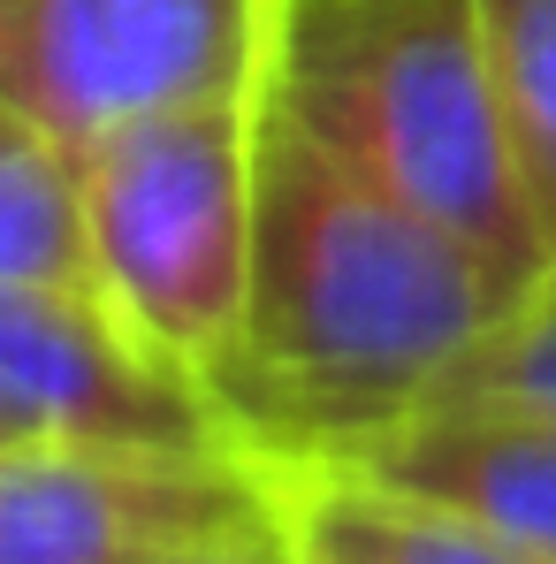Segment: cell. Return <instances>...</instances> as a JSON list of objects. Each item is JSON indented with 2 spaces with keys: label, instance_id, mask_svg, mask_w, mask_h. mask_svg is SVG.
<instances>
[{
  "label": "cell",
  "instance_id": "cell-1",
  "mask_svg": "<svg viewBox=\"0 0 556 564\" xmlns=\"http://www.w3.org/2000/svg\"><path fill=\"white\" fill-rule=\"evenodd\" d=\"M526 290L268 107L252 297L214 375L268 466H328L412 420Z\"/></svg>",
  "mask_w": 556,
  "mask_h": 564
},
{
  "label": "cell",
  "instance_id": "cell-2",
  "mask_svg": "<svg viewBox=\"0 0 556 564\" xmlns=\"http://www.w3.org/2000/svg\"><path fill=\"white\" fill-rule=\"evenodd\" d=\"M268 107L519 290L556 268L519 184L488 0H282Z\"/></svg>",
  "mask_w": 556,
  "mask_h": 564
},
{
  "label": "cell",
  "instance_id": "cell-3",
  "mask_svg": "<svg viewBox=\"0 0 556 564\" xmlns=\"http://www.w3.org/2000/svg\"><path fill=\"white\" fill-rule=\"evenodd\" d=\"M268 93L130 122L85 153L107 297L214 381L244 336Z\"/></svg>",
  "mask_w": 556,
  "mask_h": 564
},
{
  "label": "cell",
  "instance_id": "cell-4",
  "mask_svg": "<svg viewBox=\"0 0 556 564\" xmlns=\"http://www.w3.org/2000/svg\"><path fill=\"white\" fill-rule=\"evenodd\" d=\"M282 0H0V107L92 153L99 138L268 93Z\"/></svg>",
  "mask_w": 556,
  "mask_h": 564
},
{
  "label": "cell",
  "instance_id": "cell-5",
  "mask_svg": "<svg viewBox=\"0 0 556 564\" xmlns=\"http://www.w3.org/2000/svg\"><path fill=\"white\" fill-rule=\"evenodd\" d=\"M0 451L237 458L221 389L153 344L115 297L0 290Z\"/></svg>",
  "mask_w": 556,
  "mask_h": 564
},
{
  "label": "cell",
  "instance_id": "cell-6",
  "mask_svg": "<svg viewBox=\"0 0 556 564\" xmlns=\"http://www.w3.org/2000/svg\"><path fill=\"white\" fill-rule=\"evenodd\" d=\"M282 519V473L260 451H0V564H168Z\"/></svg>",
  "mask_w": 556,
  "mask_h": 564
},
{
  "label": "cell",
  "instance_id": "cell-7",
  "mask_svg": "<svg viewBox=\"0 0 556 564\" xmlns=\"http://www.w3.org/2000/svg\"><path fill=\"white\" fill-rule=\"evenodd\" d=\"M328 473H359L412 503L472 519L503 542L556 557V412L495 404V397H435L412 420L381 427Z\"/></svg>",
  "mask_w": 556,
  "mask_h": 564
},
{
  "label": "cell",
  "instance_id": "cell-8",
  "mask_svg": "<svg viewBox=\"0 0 556 564\" xmlns=\"http://www.w3.org/2000/svg\"><path fill=\"white\" fill-rule=\"evenodd\" d=\"M0 290L107 297L85 153L8 107H0Z\"/></svg>",
  "mask_w": 556,
  "mask_h": 564
},
{
  "label": "cell",
  "instance_id": "cell-9",
  "mask_svg": "<svg viewBox=\"0 0 556 564\" xmlns=\"http://www.w3.org/2000/svg\"><path fill=\"white\" fill-rule=\"evenodd\" d=\"M290 534L344 564H556L526 542H503L472 519H450L435 503H412L396 488H373L359 473L328 466H275Z\"/></svg>",
  "mask_w": 556,
  "mask_h": 564
},
{
  "label": "cell",
  "instance_id": "cell-10",
  "mask_svg": "<svg viewBox=\"0 0 556 564\" xmlns=\"http://www.w3.org/2000/svg\"><path fill=\"white\" fill-rule=\"evenodd\" d=\"M488 39H495V85H503L519 184L556 252V0H488Z\"/></svg>",
  "mask_w": 556,
  "mask_h": 564
},
{
  "label": "cell",
  "instance_id": "cell-11",
  "mask_svg": "<svg viewBox=\"0 0 556 564\" xmlns=\"http://www.w3.org/2000/svg\"><path fill=\"white\" fill-rule=\"evenodd\" d=\"M443 397H495V404L556 412V268L480 336V351L443 381Z\"/></svg>",
  "mask_w": 556,
  "mask_h": 564
},
{
  "label": "cell",
  "instance_id": "cell-12",
  "mask_svg": "<svg viewBox=\"0 0 556 564\" xmlns=\"http://www.w3.org/2000/svg\"><path fill=\"white\" fill-rule=\"evenodd\" d=\"M168 564H290V519L260 527V534H229V542L184 550V557H168Z\"/></svg>",
  "mask_w": 556,
  "mask_h": 564
},
{
  "label": "cell",
  "instance_id": "cell-13",
  "mask_svg": "<svg viewBox=\"0 0 556 564\" xmlns=\"http://www.w3.org/2000/svg\"><path fill=\"white\" fill-rule=\"evenodd\" d=\"M290 564H344V557H328V550H313V542H297V534H290Z\"/></svg>",
  "mask_w": 556,
  "mask_h": 564
}]
</instances>
